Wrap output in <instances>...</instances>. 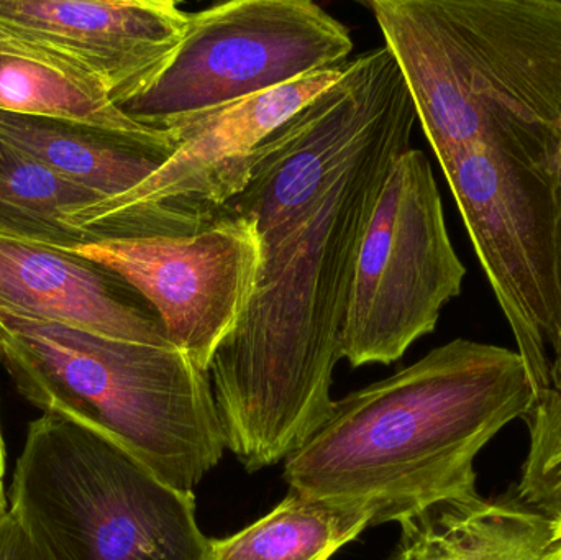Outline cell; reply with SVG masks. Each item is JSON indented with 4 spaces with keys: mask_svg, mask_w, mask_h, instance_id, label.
<instances>
[{
    "mask_svg": "<svg viewBox=\"0 0 561 560\" xmlns=\"http://www.w3.org/2000/svg\"><path fill=\"white\" fill-rule=\"evenodd\" d=\"M190 19L178 0H0V39L85 72L122 107L163 68Z\"/></svg>",
    "mask_w": 561,
    "mask_h": 560,
    "instance_id": "11",
    "label": "cell"
},
{
    "mask_svg": "<svg viewBox=\"0 0 561 560\" xmlns=\"http://www.w3.org/2000/svg\"><path fill=\"white\" fill-rule=\"evenodd\" d=\"M0 311L173 347L157 312L128 283L75 250L0 237Z\"/></svg>",
    "mask_w": 561,
    "mask_h": 560,
    "instance_id": "12",
    "label": "cell"
},
{
    "mask_svg": "<svg viewBox=\"0 0 561 560\" xmlns=\"http://www.w3.org/2000/svg\"><path fill=\"white\" fill-rule=\"evenodd\" d=\"M530 449L517 485L523 505L552 519L561 516V393L539 398L526 416Z\"/></svg>",
    "mask_w": 561,
    "mask_h": 560,
    "instance_id": "18",
    "label": "cell"
},
{
    "mask_svg": "<svg viewBox=\"0 0 561 560\" xmlns=\"http://www.w3.org/2000/svg\"><path fill=\"white\" fill-rule=\"evenodd\" d=\"M417 124L402 85L316 206L263 253L259 286L209 367L227 449L249 472L299 450L332 413L356 255L396 158Z\"/></svg>",
    "mask_w": 561,
    "mask_h": 560,
    "instance_id": "1",
    "label": "cell"
},
{
    "mask_svg": "<svg viewBox=\"0 0 561 560\" xmlns=\"http://www.w3.org/2000/svg\"><path fill=\"white\" fill-rule=\"evenodd\" d=\"M7 510H9V502H7L5 493L0 492V515H3Z\"/></svg>",
    "mask_w": 561,
    "mask_h": 560,
    "instance_id": "22",
    "label": "cell"
},
{
    "mask_svg": "<svg viewBox=\"0 0 561 560\" xmlns=\"http://www.w3.org/2000/svg\"><path fill=\"white\" fill-rule=\"evenodd\" d=\"M465 276L431 160L409 148L389 168L356 255L340 357L353 368L398 362L435 331Z\"/></svg>",
    "mask_w": 561,
    "mask_h": 560,
    "instance_id": "8",
    "label": "cell"
},
{
    "mask_svg": "<svg viewBox=\"0 0 561 560\" xmlns=\"http://www.w3.org/2000/svg\"><path fill=\"white\" fill-rule=\"evenodd\" d=\"M560 180H561V167H560ZM561 393V347L559 354H557L556 361H553L552 370H550L549 385H547L546 395ZM540 397V398H542ZM539 400V398H537Z\"/></svg>",
    "mask_w": 561,
    "mask_h": 560,
    "instance_id": "20",
    "label": "cell"
},
{
    "mask_svg": "<svg viewBox=\"0 0 561 560\" xmlns=\"http://www.w3.org/2000/svg\"><path fill=\"white\" fill-rule=\"evenodd\" d=\"M375 526L368 505L289 495L249 528L210 541V560H329Z\"/></svg>",
    "mask_w": 561,
    "mask_h": 560,
    "instance_id": "16",
    "label": "cell"
},
{
    "mask_svg": "<svg viewBox=\"0 0 561 560\" xmlns=\"http://www.w3.org/2000/svg\"><path fill=\"white\" fill-rule=\"evenodd\" d=\"M345 65L322 69L170 132L176 148L153 174L121 196L66 216L85 243L181 236L209 226L242 191L250 155L273 130L339 81Z\"/></svg>",
    "mask_w": 561,
    "mask_h": 560,
    "instance_id": "9",
    "label": "cell"
},
{
    "mask_svg": "<svg viewBox=\"0 0 561 560\" xmlns=\"http://www.w3.org/2000/svg\"><path fill=\"white\" fill-rule=\"evenodd\" d=\"M3 477H5V447H3L2 431H0V492H3Z\"/></svg>",
    "mask_w": 561,
    "mask_h": 560,
    "instance_id": "21",
    "label": "cell"
},
{
    "mask_svg": "<svg viewBox=\"0 0 561 560\" xmlns=\"http://www.w3.org/2000/svg\"><path fill=\"white\" fill-rule=\"evenodd\" d=\"M0 140L99 201L121 196L168 160L176 141L65 118L0 112Z\"/></svg>",
    "mask_w": 561,
    "mask_h": 560,
    "instance_id": "13",
    "label": "cell"
},
{
    "mask_svg": "<svg viewBox=\"0 0 561 560\" xmlns=\"http://www.w3.org/2000/svg\"><path fill=\"white\" fill-rule=\"evenodd\" d=\"M0 112L84 122L108 130L171 138L128 117L85 72L28 46L0 39Z\"/></svg>",
    "mask_w": 561,
    "mask_h": 560,
    "instance_id": "15",
    "label": "cell"
},
{
    "mask_svg": "<svg viewBox=\"0 0 561 560\" xmlns=\"http://www.w3.org/2000/svg\"><path fill=\"white\" fill-rule=\"evenodd\" d=\"M0 560H43L10 510L0 515Z\"/></svg>",
    "mask_w": 561,
    "mask_h": 560,
    "instance_id": "19",
    "label": "cell"
},
{
    "mask_svg": "<svg viewBox=\"0 0 561 560\" xmlns=\"http://www.w3.org/2000/svg\"><path fill=\"white\" fill-rule=\"evenodd\" d=\"M348 26L312 0H230L191 13L163 68L122 111L161 132L348 61Z\"/></svg>",
    "mask_w": 561,
    "mask_h": 560,
    "instance_id": "6",
    "label": "cell"
},
{
    "mask_svg": "<svg viewBox=\"0 0 561 560\" xmlns=\"http://www.w3.org/2000/svg\"><path fill=\"white\" fill-rule=\"evenodd\" d=\"M438 163L470 147L561 167V0H371Z\"/></svg>",
    "mask_w": 561,
    "mask_h": 560,
    "instance_id": "3",
    "label": "cell"
},
{
    "mask_svg": "<svg viewBox=\"0 0 561 560\" xmlns=\"http://www.w3.org/2000/svg\"><path fill=\"white\" fill-rule=\"evenodd\" d=\"M399 526L388 560H547L557 548L556 519L519 500L478 493L434 503Z\"/></svg>",
    "mask_w": 561,
    "mask_h": 560,
    "instance_id": "14",
    "label": "cell"
},
{
    "mask_svg": "<svg viewBox=\"0 0 561 560\" xmlns=\"http://www.w3.org/2000/svg\"><path fill=\"white\" fill-rule=\"evenodd\" d=\"M547 560H561V546L557 545V548L550 552L549 558Z\"/></svg>",
    "mask_w": 561,
    "mask_h": 560,
    "instance_id": "23",
    "label": "cell"
},
{
    "mask_svg": "<svg viewBox=\"0 0 561 560\" xmlns=\"http://www.w3.org/2000/svg\"><path fill=\"white\" fill-rule=\"evenodd\" d=\"M438 164L537 400L561 347L560 171L488 147Z\"/></svg>",
    "mask_w": 561,
    "mask_h": 560,
    "instance_id": "7",
    "label": "cell"
},
{
    "mask_svg": "<svg viewBox=\"0 0 561 560\" xmlns=\"http://www.w3.org/2000/svg\"><path fill=\"white\" fill-rule=\"evenodd\" d=\"M536 403L517 352L455 339L335 401L284 466L294 492L368 505L375 526L477 495L474 460Z\"/></svg>",
    "mask_w": 561,
    "mask_h": 560,
    "instance_id": "2",
    "label": "cell"
},
{
    "mask_svg": "<svg viewBox=\"0 0 561 560\" xmlns=\"http://www.w3.org/2000/svg\"><path fill=\"white\" fill-rule=\"evenodd\" d=\"M9 510L43 560H210L193 493L59 414L28 424Z\"/></svg>",
    "mask_w": 561,
    "mask_h": 560,
    "instance_id": "5",
    "label": "cell"
},
{
    "mask_svg": "<svg viewBox=\"0 0 561 560\" xmlns=\"http://www.w3.org/2000/svg\"><path fill=\"white\" fill-rule=\"evenodd\" d=\"M94 194L62 180L38 161L0 140V237L75 250L85 239L66 216Z\"/></svg>",
    "mask_w": 561,
    "mask_h": 560,
    "instance_id": "17",
    "label": "cell"
},
{
    "mask_svg": "<svg viewBox=\"0 0 561 560\" xmlns=\"http://www.w3.org/2000/svg\"><path fill=\"white\" fill-rule=\"evenodd\" d=\"M75 252L128 283L157 312L168 342L206 374L249 308L263 262L255 224L229 209L194 232L98 240Z\"/></svg>",
    "mask_w": 561,
    "mask_h": 560,
    "instance_id": "10",
    "label": "cell"
},
{
    "mask_svg": "<svg viewBox=\"0 0 561 560\" xmlns=\"http://www.w3.org/2000/svg\"><path fill=\"white\" fill-rule=\"evenodd\" d=\"M557 545L561 546V516L556 519Z\"/></svg>",
    "mask_w": 561,
    "mask_h": 560,
    "instance_id": "24",
    "label": "cell"
},
{
    "mask_svg": "<svg viewBox=\"0 0 561 560\" xmlns=\"http://www.w3.org/2000/svg\"><path fill=\"white\" fill-rule=\"evenodd\" d=\"M0 361L33 407L108 437L181 492L227 449L209 374L176 347L0 311Z\"/></svg>",
    "mask_w": 561,
    "mask_h": 560,
    "instance_id": "4",
    "label": "cell"
}]
</instances>
